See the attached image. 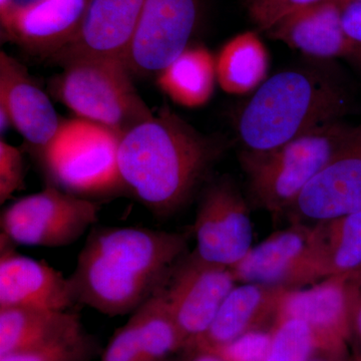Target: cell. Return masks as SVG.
<instances>
[{
  "mask_svg": "<svg viewBox=\"0 0 361 361\" xmlns=\"http://www.w3.org/2000/svg\"><path fill=\"white\" fill-rule=\"evenodd\" d=\"M90 0H42L1 21L2 35L35 56L52 58L75 37Z\"/></svg>",
  "mask_w": 361,
  "mask_h": 361,
  "instance_id": "obj_16",
  "label": "cell"
},
{
  "mask_svg": "<svg viewBox=\"0 0 361 361\" xmlns=\"http://www.w3.org/2000/svg\"><path fill=\"white\" fill-rule=\"evenodd\" d=\"M351 275H336L307 289L286 292L278 311V322L298 319L312 331L314 341L339 336L349 315V283Z\"/></svg>",
  "mask_w": 361,
  "mask_h": 361,
  "instance_id": "obj_18",
  "label": "cell"
},
{
  "mask_svg": "<svg viewBox=\"0 0 361 361\" xmlns=\"http://www.w3.org/2000/svg\"><path fill=\"white\" fill-rule=\"evenodd\" d=\"M273 336L260 331H250L213 353L227 361H265Z\"/></svg>",
  "mask_w": 361,
  "mask_h": 361,
  "instance_id": "obj_28",
  "label": "cell"
},
{
  "mask_svg": "<svg viewBox=\"0 0 361 361\" xmlns=\"http://www.w3.org/2000/svg\"><path fill=\"white\" fill-rule=\"evenodd\" d=\"M101 206L49 184L1 213V234L16 245L58 248L75 243L99 220Z\"/></svg>",
  "mask_w": 361,
  "mask_h": 361,
  "instance_id": "obj_7",
  "label": "cell"
},
{
  "mask_svg": "<svg viewBox=\"0 0 361 361\" xmlns=\"http://www.w3.org/2000/svg\"><path fill=\"white\" fill-rule=\"evenodd\" d=\"M236 282L230 268L206 262L193 252L180 261L164 291L185 341L205 334Z\"/></svg>",
  "mask_w": 361,
  "mask_h": 361,
  "instance_id": "obj_11",
  "label": "cell"
},
{
  "mask_svg": "<svg viewBox=\"0 0 361 361\" xmlns=\"http://www.w3.org/2000/svg\"><path fill=\"white\" fill-rule=\"evenodd\" d=\"M94 353L96 344L84 330L39 348L0 356V361H87Z\"/></svg>",
  "mask_w": 361,
  "mask_h": 361,
  "instance_id": "obj_25",
  "label": "cell"
},
{
  "mask_svg": "<svg viewBox=\"0 0 361 361\" xmlns=\"http://www.w3.org/2000/svg\"><path fill=\"white\" fill-rule=\"evenodd\" d=\"M353 54H357V56H360V58L361 59V45H357V47H356V51Z\"/></svg>",
  "mask_w": 361,
  "mask_h": 361,
  "instance_id": "obj_35",
  "label": "cell"
},
{
  "mask_svg": "<svg viewBox=\"0 0 361 361\" xmlns=\"http://www.w3.org/2000/svg\"><path fill=\"white\" fill-rule=\"evenodd\" d=\"M61 66L63 73L51 80V94L78 118L123 135L153 118L123 61L77 59Z\"/></svg>",
  "mask_w": 361,
  "mask_h": 361,
  "instance_id": "obj_5",
  "label": "cell"
},
{
  "mask_svg": "<svg viewBox=\"0 0 361 361\" xmlns=\"http://www.w3.org/2000/svg\"><path fill=\"white\" fill-rule=\"evenodd\" d=\"M197 257L211 264L232 268L253 243V226L245 199L231 180L210 185L202 197L194 223Z\"/></svg>",
  "mask_w": 361,
  "mask_h": 361,
  "instance_id": "obj_9",
  "label": "cell"
},
{
  "mask_svg": "<svg viewBox=\"0 0 361 361\" xmlns=\"http://www.w3.org/2000/svg\"><path fill=\"white\" fill-rule=\"evenodd\" d=\"M269 58L257 33L237 35L216 58L217 82L228 94H244L260 87L267 78Z\"/></svg>",
  "mask_w": 361,
  "mask_h": 361,
  "instance_id": "obj_22",
  "label": "cell"
},
{
  "mask_svg": "<svg viewBox=\"0 0 361 361\" xmlns=\"http://www.w3.org/2000/svg\"><path fill=\"white\" fill-rule=\"evenodd\" d=\"M329 277L361 269V210L317 223Z\"/></svg>",
  "mask_w": 361,
  "mask_h": 361,
  "instance_id": "obj_23",
  "label": "cell"
},
{
  "mask_svg": "<svg viewBox=\"0 0 361 361\" xmlns=\"http://www.w3.org/2000/svg\"><path fill=\"white\" fill-rule=\"evenodd\" d=\"M231 269L237 282L299 289L329 277L319 228L296 223L271 235Z\"/></svg>",
  "mask_w": 361,
  "mask_h": 361,
  "instance_id": "obj_8",
  "label": "cell"
},
{
  "mask_svg": "<svg viewBox=\"0 0 361 361\" xmlns=\"http://www.w3.org/2000/svg\"><path fill=\"white\" fill-rule=\"evenodd\" d=\"M341 4H345V2H349V1H360L361 2V0H341Z\"/></svg>",
  "mask_w": 361,
  "mask_h": 361,
  "instance_id": "obj_36",
  "label": "cell"
},
{
  "mask_svg": "<svg viewBox=\"0 0 361 361\" xmlns=\"http://www.w3.org/2000/svg\"><path fill=\"white\" fill-rule=\"evenodd\" d=\"M202 0H145L125 65L137 75L159 73L188 47Z\"/></svg>",
  "mask_w": 361,
  "mask_h": 361,
  "instance_id": "obj_10",
  "label": "cell"
},
{
  "mask_svg": "<svg viewBox=\"0 0 361 361\" xmlns=\"http://www.w3.org/2000/svg\"><path fill=\"white\" fill-rule=\"evenodd\" d=\"M42 0H8V4L4 11H0V20H6L9 16L37 6Z\"/></svg>",
  "mask_w": 361,
  "mask_h": 361,
  "instance_id": "obj_32",
  "label": "cell"
},
{
  "mask_svg": "<svg viewBox=\"0 0 361 361\" xmlns=\"http://www.w3.org/2000/svg\"><path fill=\"white\" fill-rule=\"evenodd\" d=\"M25 164L23 154L8 142L0 141V203L9 200L23 186Z\"/></svg>",
  "mask_w": 361,
  "mask_h": 361,
  "instance_id": "obj_29",
  "label": "cell"
},
{
  "mask_svg": "<svg viewBox=\"0 0 361 361\" xmlns=\"http://www.w3.org/2000/svg\"><path fill=\"white\" fill-rule=\"evenodd\" d=\"M267 33L316 59L350 56L357 47L344 32L341 0H322L297 9Z\"/></svg>",
  "mask_w": 361,
  "mask_h": 361,
  "instance_id": "obj_17",
  "label": "cell"
},
{
  "mask_svg": "<svg viewBox=\"0 0 361 361\" xmlns=\"http://www.w3.org/2000/svg\"><path fill=\"white\" fill-rule=\"evenodd\" d=\"M84 331L71 310L16 307L0 310V356L39 348Z\"/></svg>",
  "mask_w": 361,
  "mask_h": 361,
  "instance_id": "obj_20",
  "label": "cell"
},
{
  "mask_svg": "<svg viewBox=\"0 0 361 361\" xmlns=\"http://www.w3.org/2000/svg\"><path fill=\"white\" fill-rule=\"evenodd\" d=\"M314 344V336L305 322L282 320L278 322L265 361H308Z\"/></svg>",
  "mask_w": 361,
  "mask_h": 361,
  "instance_id": "obj_26",
  "label": "cell"
},
{
  "mask_svg": "<svg viewBox=\"0 0 361 361\" xmlns=\"http://www.w3.org/2000/svg\"><path fill=\"white\" fill-rule=\"evenodd\" d=\"M216 82V59L200 45L188 47L157 78L159 89L174 103L186 108H199L208 103Z\"/></svg>",
  "mask_w": 361,
  "mask_h": 361,
  "instance_id": "obj_21",
  "label": "cell"
},
{
  "mask_svg": "<svg viewBox=\"0 0 361 361\" xmlns=\"http://www.w3.org/2000/svg\"><path fill=\"white\" fill-rule=\"evenodd\" d=\"M290 289L272 285L243 283L235 286L221 304L208 330L197 341L219 349L247 334L252 325L267 316H277L280 304Z\"/></svg>",
  "mask_w": 361,
  "mask_h": 361,
  "instance_id": "obj_19",
  "label": "cell"
},
{
  "mask_svg": "<svg viewBox=\"0 0 361 361\" xmlns=\"http://www.w3.org/2000/svg\"><path fill=\"white\" fill-rule=\"evenodd\" d=\"M342 90L311 71L288 70L267 78L236 118L237 134L249 153H267L311 130L341 121Z\"/></svg>",
  "mask_w": 361,
  "mask_h": 361,
  "instance_id": "obj_3",
  "label": "cell"
},
{
  "mask_svg": "<svg viewBox=\"0 0 361 361\" xmlns=\"http://www.w3.org/2000/svg\"><path fill=\"white\" fill-rule=\"evenodd\" d=\"M145 0H90L75 37L51 58L65 65L77 59H116L125 63Z\"/></svg>",
  "mask_w": 361,
  "mask_h": 361,
  "instance_id": "obj_13",
  "label": "cell"
},
{
  "mask_svg": "<svg viewBox=\"0 0 361 361\" xmlns=\"http://www.w3.org/2000/svg\"><path fill=\"white\" fill-rule=\"evenodd\" d=\"M123 135L85 118L63 121L40 152L51 185L78 196H101L125 189L118 165Z\"/></svg>",
  "mask_w": 361,
  "mask_h": 361,
  "instance_id": "obj_6",
  "label": "cell"
},
{
  "mask_svg": "<svg viewBox=\"0 0 361 361\" xmlns=\"http://www.w3.org/2000/svg\"><path fill=\"white\" fill-rule=\"evenodd\" d=\"M0 106L6 108L13 127L39 153L63 122L25 66L4 51L0 52Z\"/></svg>",
  "mask_w": 361,
  "mask_h": 361,
  "instance_id": "obj_15",
  "label": "cell"
},
{
  "mask_svg": "<svg viewBox=\"0 0 361 361\" xmlns=\"http://www.w3.org/2000/svg\"><path fill=\"white\" fill-rule=\"evenodd\" d=\"M187 248L182 233L94 228L68 278L75 303L108 316L133 313L166 286Z\"/></svg>",
  "mask_w": 361,
  "mask_h": 361,
  "instance_id": "obj_1",
  "label": "cell"
},
{
  "mask_svg": "<svg viewBox=\"0 0 361 361\" xmlns=\"http://www.w3.org/2000/svg\"><path fill=\"white\" fill-rule=\"evenodd\" d=\"M349 308L355 318L356 329L361 336V294L355 284L349 283Z\"/></svg>",
  "mask_w": 361,
  "mask_h": 361,
  "instance_id": "obj_31",
  "label": "cell"
},
{
  "mask_svg": "<svg viewBox=\"0 0 361 361\" xmlns=\"http://www.w3.org/2000/svg\"><path fill=\"white\" fill-rule=\"evenodd\" d=\"M101 361H163V358L153 337L133 312L111 337Z\"/></svg>",
  "mask_w": 361,
  "mask_h": 361,
  "instance_id": "obj_24",
  "label": "cell"
},
{
  "mask_svg": "<svg viewBox=\"0 0 361 361\" xmlns=\"http://www.w3.org/2000/svg\"><path fill=\"white\" fill-rule=\"evenodd\" d=\"M316 361H322V360H316Z\"/></svg>",
  "mask_w": 361,
  "mask_h": 361,
  "instance_id": "obj_37",
  "label": "cell"
},
{
  "mask_svg": "<svg viewBox=\"0 0 361 361\" xmlns=\"http://www.w3.org/2000/svg\"><path fill=\"white\" fill-rule=\"evenodd\" d=\"M11 126H13L11 116L7 113L6 108L0 106V130H1V134L6 133L11 128Z\"/></svg>",
  "mask_w": 361,
  "mask_h": 361,
  "instance_id": "obj_33",
  "label": "cell"
},
{
  "mask_svg": "<svg viewBox=\"0 0 361 361\" xmlns=\"http://www.w3.org/2000/svg\"><path fill=\"white\" fill-rule=\"evenodd\" d=\"M217 145L164 106L121 139L118 165L123 186L152 213L179 210L204 180Z\"/></svg>",
  "mask_w": 361,
  "mask_h": 361,
  "instance_id": "obj_2",
  "label": "cell"
},
{
  "mask_svg": "<svg viewBox=\"0 0 361 361\" xmlns=\"http://www.w3.org/2000/svg\"><path fill=\"white\" fill-rule=\"evenodd\" d=\"M342 25L351 40L361 45V2L342 4Z\"/></svg>",
  "mask_w": 361,
  "mask_h": 361,
  "instance_id": "obj_30",
  "label": "cell"
},
{
  "mask_svg": "<svg viewBox=\"0 0 361 361\" xmlns=\"http://www.w3.org/2000/svg\"><path fill=\"white\" fill-rule=\"evenodd\" d=\"M193 361H227L218 353L213 351H206L203 355H199Z\"/></svg>",
  "mask_w": 361,
  "mask_h": 361,
  "instance_id": "obj_34",
  "label": "cell"
},
{
  "mask_svg": "<svg viewBox=\"0 0 361 361\" xmlns=\"http://www.w3.org/2000/svg\"><path fill=\"white\" fill-rule=\"evenodd\" d=\"M318 1L322 0H245V4L254 25L268 32L285 16Z\"/></svg>",
  "mask_w": 361,
  "mask_h": 361,
  "instance_id": "obj_27",
  "label": "cell"
},
{
  "mask_svg": "<svg viewBox=\"0 0 361 361\" xmlns=\"http://www.w3.org/2000/svg\"><path fill=\"white\" fill-rule=\"evenodd\" d=\"M361 210V125L306 185L292 211L303 219H336Z\"/></svg>",
  "mask_w": 361,
  "mask_h": 361,
  "instance_id": "obj_12",
  "label": "cell"
},
{
  "mask_svg": "<svg viewBox=\"0 0 361 361\" xmlns=\"http://www.w3.org/2000/svg\"><path fill=\"white\" fill-rule=\"evenodd\" d=\"M13 244L1 234L0 310L30 307L68 311L77 305L68 278L44 261L16 253Z\"/></svg>",
  "mask_w": 361,
  "mask_h": 361,
  "instance_id": "obj_14",
  "label": "cell"
},
{
  "mask_svg": "<svg viewBox=\"0 0 361 361\" xmlns=\"http://www.w3.org/2000/svg\"><path fill=\"white\" fill-rule=\"evenodd\" d=\"M353 129L337 121L267 153L242 152L240 161L254 201L273 215L288 211Z\"/></svg>",
  "mask_w": 361,
  "mask_h": 361,
  "instance_id": "obj_4",
  "label": "cell"
}]
</instances>
